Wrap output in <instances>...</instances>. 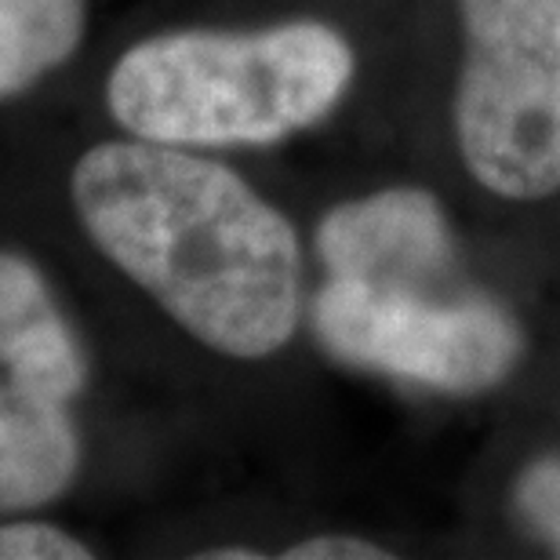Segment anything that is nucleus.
<instances>
[{"mask_svg":"<svg viewBox=\"0 0 560 560\" xmlns=\"http://www.w3.org/2000/svg\"><path fill=\"white\" fill-rule=\"evenodd\" d=\"M521 506L542 535L560 546V463H539L521 480Z\"/></svg>","mask_w":560,"mask_h":560,"instance_id":"nucleus-9","label":"nucleus"},{"mask_svg":"<svg viewBox=\"0 0 560 560\" xmlns=\"http://www.w3.org/2000/svg\"><path fill=\"white\" fill-rule=\"evenodd\" d=\"M84 383L81 339L48 280L30 259L0 252V513L51 506L73 485V400Z\"/></svg>","mask_w":560,"mask_h":560,"instance_id":"nucleus-4","label":"nucleus"},{"mask_svg":"<svg viewBox=\"0 0 560 560\" xmlns=\"http://www.w3.org/2000/svg\"><path fill=\"white\" fill-rule=\"evenodd\" d=\"M88 0H0V98L26 92L70 59Z\"/></svg>","mask_w":560,"mask_h":560,"instance_id":"nucleus-7","label":"nucleus"},{"mask_svg":"<svg viewBox=\"0 0 560 560\" xmlns=\"http://www.w3.org/2000/svg\"><path fill=\"white\" fill-rule=\"evenodd\" d=\"M317 252L328 277L368 288L441 291L452 237L441 205L422 189H386L324 215Z\"/></svg>","mask_w":560,"mask_h":560,"instance_id":"nucleus-6","label":"nucleus"},{"mask_svg":"<svg viewBox=\"0 0 560 560\" xmlns=\"http://www.w3.org/2000/svg\"><path fill=\"white\" fill-rule=\"evenodd\" d=\"M350 81L353 48L324 22L178 30L120 55L106 103L136 139L183 150L270 145L328 117Z\"/></svg>","mask_w":560,"mask_h":560,"instance_id":"nucleus-2","label":"nucleus"},{"mask_svg":"<svg viewBox=\"0 0 560 560\" xmlns=\"http://www.w3.org/2000/svg\"><path fill=\"white\" fill-rule=\"evenodd\" d=\"M466 59L458 150L480 186L510 200L560 189V0H458Z\"/></svg>","mask_w":560,"mask_h":560,"instance_id":"nucleus-3","label":"nucleus"},{"mask_svg":"<svg viewBox=\"0 0 560 560\" xmlns=\"http://www.w3.org/2000/svg\"><path fill=\"white\" fill-rule=\"evenodd\" d=\"M92 550L48 521L0 524V560H88Z\"/></svg>","mask_w":560,"mask_h":560,"instance_id":"nucleus-8","label":"nucleus"},{"mask_svg":"<svg viewBox=\"0 0 560 560\" xmlns=\"http://www.w3.org/2000/svg\"><path fill=\"white\" fill-rule=\"evenodd\" d=\"M284 557L288 560H383L389 553L383 546L346 539V535H324V539H306V542L291 546Z\"/></svg>","mask_w":560,"mask_h":560,"instance_id":"nucleus-10","label":"nucleus"},{"mask_svg":"<svg viewBox=\"0 0 560 560\" xmlns=\"http://www.w3.org/2000/svg\"><path fill=\"white\" fill-rule=\"evenodd\" d=\"M324 350L346 364L416 378L447 394H480L510 375L521 328L480 295L368 288L328 277L313 299Z\"/></svg>","mask_w":560,"mask_h":560,"instance_id":"nucleus-5","label":"nucleus"},{"mask_svg":"<svg viewBox=\"0 0 560 560\" xmlns=\"http://www.w3.org/2000/svg\"><path fill=\"white\" fill-rule=\"evenodd\" d=\"M70 194L95 248L194 339L259 361L295 335V230L230 167L150 139L98 142Z\"/></svg>","mask_w":560,"mask_h":560,"instance_id":"nucleus-1","label":"nucleus"}]
</instances>
